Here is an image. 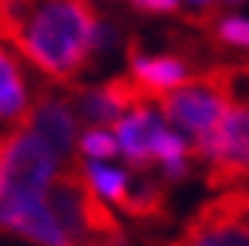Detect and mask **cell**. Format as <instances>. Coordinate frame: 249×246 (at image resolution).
Segmentation results:
<instances>
[{
    "instance_id": "obj_5",
    "label": "cell",
    "mask_w": 249,
    "mask_h": 246,
    "mask_svg": "<svg viewBox=\"0 0 249 246\" xmlns=\"http://www.w3.org/2000/svg\"><path fill=\"white\" fill-rule=\"evenodd\" d=\"M170 246H249V189L207 201Z\"/></svg>"
},
{
    "instance_id": "obj_13",
    "label": "cell",
    "mask_w": 249,
    "mask_h": 246,
    "mask_svg": "<svg viewBox=\"0 0 249 246\" xmlns=\"http://www.w3.org/2000/svg\"><path fill=\"white\" fill-rule=\"evenodd\" d=\"M79 152L101 164V161H107V158H116L119 143H116V137L109 131H104V128H89L79 137Z\"/></svg>"
},
{
    "instance_id": "obj_10",
    "label": "cell",
    "mask_w": 249,
    "mask_h": 246,
    "mask_svg": "<svg viewBox=\"0 0 249 246\" xmlns=\"http://www.w3.org/2000/svg\"><path fill=\"white\" fill-rule=\"evenodd\" d=\"M119 210L137 222H167V182L152 170H137L134 176H128V194Z\"/></svg>"
},
{
    "instance_id": "obj_16",
    "label": "cell",
    "mask_w": 249,
    "mask_h": 246,
    "mask_svg": "<svg viewBox=\"0 0 249 246\" xmlns=\"http://www.w3.org/2000/svg\"><path fill=\"white\" fill-rule=\"evenodd\" d=\"M192 3H216V0H192Z\"/></svg>"
},
{
    "instance_id": "obj_4",
    "label": "cell",
    "mask_w": 249,
    "mask_h": 246,
    "mask_svg": "<svg viewBox=\"0 0 249 246\" xmlns=\"http://www.w3.org/2000/svg\"><path fill=\"white\" fill-rule=\"evenodd\" d=\"M58 174V161L49 146L31 128H12L6 134L0 198L9 201H46V192Z\"/></svg>"
},
{
    "instance_id": "obj_15",
    "label": "cell",
    "mask_w": 249,
    "mask_h": 246,
    "mask_svg": "<svg viewBox=\"0 0 249 246\" xmlns=\"http://www.w3.org/2000/svg\"><path fill=\"white\" fill-rule=\"evenodd\" d=\"M234 73H237V76H243V79H249V73H243L237 64H234ZM243 97H246V106H249V88H246V94H243Z\"/></svg>"
},
{
    "instance_id": "obj_9",
    "label": "cell",
    "mask_w": 249,
    "mask_h": 246,
    "mask_svg": "<svg viewBox=\"0 0 249 246\" xmlns=\"http://www.w3.org/2000/svg\"><path fill=\"white\" fill-rule=\"evenodd\" d=\"M31 104L34 97L28 91L18 58L6 49V43H0V125L24 128L31 116Z\"/></svg>"
},
{
    "instance_id": "obj_8",
    "label": "cell",
    "mask_w": 249,
    "mask_h": 246,
    "mask_svg": "<svg viewBox=\"0 0 249 246\" xmlns=\"http://www.w3.org/2000/svg\"><path fill=\"white\" fill-rule=\"evenodd\" d=\"M161 128H164V122L149 106H137L116 122V131H119L116 143L134 170H149V164H152V143Z\"/></svg>"
},
{
    "instance_id": "obj_6",
    "label": "cell",
    "mask_w": 249,
    "mask_h": 246,
    "mask_svg": "<svg viewBox=\"0 0 249 246\" xmlns=\"http://www.w3.org/2000/svg\"><path fill=\"white\" fill-rule=\"evenodd\" d=\"M24 128H31L36 137L49 146V152H52L55 161H58V170L67 167L70 161H76L73 146H76L79 119L70 109L64 91H55V88H49V85H43V88L36 91L34 104H31V116H28V125Z\"/></svg>"
},
{
    "instance_id": "obj_1",
    "label": "cell",
    "mask_w": 249,
    "mask_h": 246,
    "mask_svg": "<svg viewBox=\"0 0 249 246\" xmlns=\"http://www.w3.org/2000/svg\"><path fill=\"white\" fill-rule=\"evenodd\" d=\"M46 207L70 246L82 243L124 246V231L119 219L109 213L107 204H101L97 192L91 189L82 158L70 161L55 174L52 186L46 192Z\"/></svg>"
},
{
    "instance_id": "obj_2",
    "label": "cell",
    "mask_w": 249,
    "mask_h": 246,
    "mask_svg": "<svg viewBox=\"0 0 249 246\" xmlns=\"http://www.w3.org/2000/svg\"><path fill=\"white\" fill-rule=\"evenodd\" d=\"M231 101H234L231 64H213L197 73L189 85L164 94L158 104L164 119L189 137V149L195 152L197 146H204L213 137V131L219 128L222 116L228 113Z\"/></svg>"
},
{
    "instance_id": "obj_12",
    "label": "cell",
    "mask_w": 249,
    "mask_h": 246,
    "mask_svg": "<svg viewBox=\"0 0 249 246\" xmlns=\"http://www.w3.org/2000/svg\"><path fill=\"white\" fill-rule=\"evenodd\" d=\"M210 43L216 46H234V49H249V21L237 18V16H222L216 12V18L207 24Z\"/></svg>"
},
{
    "instance_id": "obj_17",
    "label": "cell",
    "mask_w": 249,
    "mask_h": 246,
    "mask_svg": "<svg viewBox=\"0 0 249 246\" xmlns=\"http://www.w3.org/2000/svg\"><path fill=\"white\" fill-rule=\"evenodd\" d=\"M82 246H109V243H82Z\"/></svg>"
},
{
    "instance_id": "obj_3",
    "label": "cell",
    "mask_w": 249,
    "mask_h": 246,
    "mask_svg": "<svg viewBox=\"0 0 249 246\" xmlns=\"http://www.w3.org/2000/svg\"><path fill=\"white\" fill-rule=\"evenodd\" d=\"M192 161L207 164V186L234 192L249 189V106L231 104L219 128L204 146L192 152Z\"/></svg>"
},
{
    "instance_id": "obj_7",
    "label": "cell",
    "mask_w": 249,
    "mask_h": 246,
    "mask_svg": "<svg viewBox=\"0 0 249 246\" xmlns=\"http://www.w3.org/2000/svg\"><path fill=\"white\" fill-rule=\"evenodd\" d=\"M124 58H128L131 73L128 76L146 91L149 101H161L164 94L189 85L201 70H195V64L182 55H143L140 36H128L124 43Z\"/></svg>"
},
{
    "instance_id": "obj_14",
    "label": "cell",
    "mask_w": 249,
    "mask_h": 246,
    "mask_svg": "<svg viewBox=\"0 0 249 246\" xmlns=\"http://www.w3.org/2000/svg\"><path fill=\"white\" fill-rule=\"evenodd\" d=\"M134 9L149 12V16H170V12H179V0H128Z\"/></svg>"
},
{
    "instance_id": "obj_11",
    "label": "cell",
    "mask_w": 249,
    "mask_h": 246,
    "mask_svg": "<svg viewBox=\"0 0 249 246\" xmlns=\"http://www.w3.org/2000/svg\"><path fill=\"white\" fill-rule=\"evenodd\" d=\"M85 176H89L91 189L97 192V198H107L109 204L122 207L124 194H128V174H124V170L91 161V164H85Z\"/></svg>"
}]
</instances>
